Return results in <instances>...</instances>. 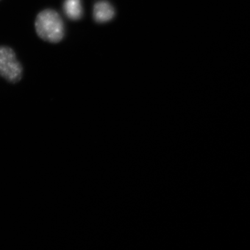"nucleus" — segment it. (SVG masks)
Here are the masks:
<instances>
[{
  "label": "nucleus",
  "instance_id": "f03ea898",
  "mask_svg": "<svg viewBox=\"0 0 250 250\" xmlns=\"http://www.w3.org/2000/svg\"><path fill=\"white\" fill-rule=\"evenodd\" d=\"M23 76V67L18 61L13 49L8 46H0V76L8 82L15 83Z\"/></svg>",
  "mask_w": 250,
  "mask_h": 250
},
{
  "label": "nucleus",
  "instance_id": "20e7f679",
  "mask_svg": "<svg viewBox=\"0 0 250 250\" xmlns=\"http://www.w3.org/2000/svg\"><path fill=\"white\" fill-rule=\"evenodd\" d=\"M63 9L65 15L71 20H79L83 15L81 0H65Z\"/></svg>",
  "mask_w": 250,
  "mask_h": 250
},
{
  "label": "nucleus",
  "instance_id": "f257e3e1",
  "mask_svg": "<svg viewBox=\"0 0 250 250\" xmlns=\"http://www.w3.org/2000/svg\"><path fill=\"white\" fill-rule=\"evenodd\" d=\"M34 24L37 35L45 42L56 43L64 39L63 21L54 9H46L41 11L37 16Z\"/></svg>",
  "mask_w": 250,
  "mask_h": 250
},
{
  "label": "nucleus",
  "instance_id": "7ed1b4c3",
  "mask_svg": "<svg viewBox=\"0 0 250 250\" xmlns=\"http://www.w3.org/2000/svg\"><path fill=\"white\" fill-rule=\"evenodd\" d=\"M115 10L112 5L107 1L97 2L93 7V18L96 22L104 23L108 22L114 18Z\"/></svg>",
  "mask_w": 250,
  "mask_h": 250
}]
</instances>
